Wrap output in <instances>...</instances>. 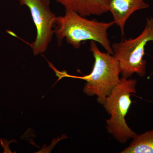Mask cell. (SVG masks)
Returning <instances> with one entry per match:
<instances>
[{
	"label": "cell",
	"instance_id": "obj_1",
	"mask_svg": "<svg viewBox=\"0 0 153 153\" xmlns=\"http://www.w3.org/2000/svg\"><path fill=\"white\" fill-rule=\"evenodd\" d=\"M114 24L88 20L75 11L66 10L64 16L56 17L54 30L58 46L62 45L64 39L76 49L80 48L83 41H94L113 55L107 31Z\"/></svg>",
	"mask_w": 153,
	"mask_h": 153
},
{
	"label": "cell",
	"instance_id": "obj_2",
	"mask_svg": "<svg viewBox=\"0 0 153 153\" xmlns=\"http://www.w3.org/2000/svg\"><path fill=\"white\" fill-rule=\"evenodd\" d=\"M90 50L93 54L94 63L90 74L83 76H72L65 71H58L55 68L52 69L59 77L79 78L86 81L83 91L88 95H96L99 103L103 104L106 97L115 87L120 83V68L119 63L113 55L102 52L98 49L96 42L90 41Z\"/></svg>",
	"mask_w": 153,
	"mask_h": 153
},
{
	"label": "cell",
	"instance_id": "obj_3",
	"mask_svg": "<svg viewBox=\"0 0 153 153\" xmlns=\"http://www.w3.org/2000/svg\"><path fill=\"white\" fill-rule=\"evenodd\" d=\"M136 79L121 78L120 83L115 87L102 104L111 117L106 120L107 129L118 141L125 143L135 135L128 126L125 117L131 104V94L136 93Z\"/></svg>",
	"mask_w": 153,
	"mask_h": 153
},
{
	"label": "cell",
	"instance_id": "obj_4",
	"mask_svg": "<svg viewBox=\"0 0 153 153\" xmlns=\"http://www.w3.org/2000/svg\"><path fill=\"white\" fill-rule=\"evenodd\" d=\"M153 41V18H147L142 33L137 38L125 39L111 45L114 57L119 63L120 74L129 78L137 74L141 77L146 74L147 62L143 59L145 47Z\"/></svg>",
	"mask_w": 153,
	"mask_h": 153
},
{
	"label": "cell",
	"instance_id": "obj_5",
	"mask_svg": "<svg viewBox=\"0 0 153 153\" xmlns=\"http://www.w3.org/2000/svg\"><path fill=\"white\" fill-rule=\"evenodd\" d=\"M21 5L30 10L36 28V38L30 44L35 55L43 54L46 51L55 34L56 16L50 8L49 0H18Z\"/></svg>",
	"mask_w": 153,
	"mask_h": 153
},
{
	"label": "cell",
	"instance_id": "obj_6",
	"mask_svg": "<svg viewBox=\"0 0 153 153\" xmlns=\"http://www.w3.org/2000/svg\"><path fill=\"white\" fill-rule=\"evenodd\" d=\"M149 5L144 0H111L108 10L112 14L115 24L120 28L122 36L128 19L136 11L147 9Z\"/></svg>",
	"mask_w": 153,
	"mask_h": 153
},
{
	"label": "cell",
	"instance_id": "obj_7",
	"mask_svg": "<svg viewBox=\"0 0 153 153\" xmlns=\"http://www.w3.org/2000/svg\"><path fill=\"white\" fill-rule=\"evenodd\" d=\"M66 9L83 17L99 16L108 12L111 0H56Z\"/></svg>",
	"mask_w": 153,
	"mask_h": 153
},
{
	"label": "cell",
	"instance_id": "obj_8",
	"mask_svg": "<svg viewBox=\"0 0 153 153\" xmlns=\"http://www.w3.org/2000/svg\"><path fill=\"white\" fill-rule=\"evenodd\" d=\"M132 141L122 153H153V129L141 134H136Z\"/></svg>",
	"mask_w": 153,
	"mask_h": 153
}]
</instances>
